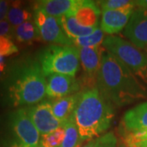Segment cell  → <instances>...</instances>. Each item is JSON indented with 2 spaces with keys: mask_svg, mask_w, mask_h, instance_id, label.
<instances>
[{
  "mask_svg": "<svg viewBox=\"0 0 147 147\" xmlns=\"http://www.w3.org/2000/svg\"><path fill=\"white\" fill-rule=\"evenodd\" d=\"M96 88L105 100L118 107L147 97L144 84L115 55L106 50L101 58Z\"/></svg>",
  "mask_w": 147,
  "mask_h": 147,
  "instance_id": "cell-1",
  "label": "cell"
},
{
  "mask_svg": "<svg viewBox=\"0 0 147 147\" xmlns=\"http://www.w3.org/2000/svg\"><path fill=\"white\" fill-rule=\"evenodd\" d=\"M47 81L38 61L26 59L15 65L6 79V96L11 105H35L46 96Z\"/></svg>",
  "mask_w": 147,
  "mask_h": 147,
  "instance_id": "cell-2",
  "label": "cell"
},
{
  "mask_svg": "<svg viewBox=\"0 0 147 147\" xmlns=\"http://www.w3.org/2000/svg\"><path fill=\"white\" fill-rule=\"evenodd\" d=\"M115 115L114 105L94 88L81 92L72 118L83 142L105 132L111 126Z\"/></svg>",
  "mask_w": 147,
  "mask_h": 147,
  "instance_id": "cell-3",
  "label": "cell"
},
{
  "mask_svg": "<svg viewBox=\"0 0 147 147\" xmlns=\"http://www.w3.org/2000/svg\"><path fill=\"white\" fill-rule=\"evenodd\" d=\"M40 134L33 124L26 107L0 117V142L7 147H39Z\"/></svg>",
  "mask_w": 147,
  "mask_h": 147,
  "instance_id": "cell-4",
  "label": "cell"
},
{
  "mask_svg": "<svg viewBox=\"0 0 147 147\" xmlns=\"http://www.w3.org/2000/svg\"><path fill=\"white\" fill-rule=\"evenodd\" d=\"M38 61L45 77L53 74L75 77L80 65L79 50L75 46L52 44L40 51Z\"/></svg>",
  "mask_w": 147,
  "mask_h": 147,
  "instance_id": "cell-5",
  "label": "cell"
},
{
  "mask_svg": "<svg viewBox=\"0 0 147 147\" xmlns=\"http://www.w3.org/2000/svg\"><path fill=\"white\" fill-rule=\"evenodd\" d=\"M105 50L116 57L130 69L142 83L147 84V54L120 37H105L102 42Z\"/></svg>",
  "mask_w": 147,
  "mask_h": 147,
  "instance_id": "cell-6",
  "label": "cell"
},
{
  "mask_svg": "<svg viewBox=\"0 0 147 147\" xmlns=\"http://www.w3.org/2000/svg\"><path fill=\"white\" fill-rule=\"evenodd\" d=\"M34 22L41 40L57 45L73 46V42L65 34L60 18L48 16L39 9L34 8Z\"/></svg>",
  "mask_w": 147,
  "mask_h": 147,
  "instance_id": "cell-7",
  "label": "cell"
},
{
  "mask_svg": "<svg viewBox=\"0 0 147 147\" xmlns=\"http://www.w3.org/2000/svg\"><path fill=\"white\" fill-rule=\"evenodd\" d=\"M27 113L40 136L53 132L63 127L56 119L52 110V101L42 100L39 103L26 107Z\"/></svg>",
  "mask_w": 147,
  "mask_h": 147,
  "instance_id": "cell-8",
  "label": "cell"
},
{
  "mask_svg": "<svg viewBox=\"0 0 147 147\" xmlns=\"http://www.w3.org/2000/svg\"><path fill=\"white\" fill-rule=\"evenodd\" d=\"M123 34L126 37L132 45L144 50L147 47V10L137 7L123 30Z\"/></svg>",
  "mask_w": 147,
  "mask_h": 147,
  "instance_id": "cell-9",
  "label": "cell"
},
{
  "mask_svg": "<svg viewBox=\"0 0 147 147\" xmlns=\"http://www.w3.org/2000/svg\"><path fill=\"white\" fill-rule=\"evenodd\" d=\"M46 96L50 98H61L77 93L80 83L75 77L66 74H53L46 77Z\"/></svg>",
  "mask_w": 147,
  "mask_h": 147,
  "instance_id": "cell-10",
  "label": "cell"
},
{
  "mask_svg": "<svg viewBox=\"0 0 147 147\" xmlns=\"http://www.w3.org/2000/svg\"><path fill=\"white\" fill-rule=\"evenodd\" d=\"M100 8L96 2L89 0H76L71 11L67 14L75 17L81 26L98 28Z\"/></svg>",
  "mask_w": 147,
  "mask_h": 147,
  "instance_id": "cell-11",
  "label": "cell"
},
{
  "mask_svg": "<svg viewBox=\"0 0 147 147\" xmlns=\"http://www.w3.org/2000/svg\"><path fill=\"white\" fill-rule=\"evenodd\" d=\"M134 9L102 11L100 29L109 35L124 30Z\"/></svg>",
  "mask_w": 147,
  "mask_h": 147,
  "instance_id": "cell-12",
  "label": "cell"
},
{
  "mask_svg": "<svg viewBox=\"0 0 147 147\" xmlns=\"http://www.w3.org/2000/svg\"><path fill=\"white\" fill-rule=\"evenodd\" d=\"M79 48V47H78ZM80 64L84 73L90 79L97 78L101 64V58L105 50L100 47L79 48Z\"/></svg>",
  "mask_w": 147,
  "mask_h": 147,
  "instance_id": "cell-13",
  "label": "cell"
},
{
  "mask_svg": "<svg viewBox=\"0 0 147 147\" xmlns=\"http://www.w3.org/2000/svg\"><path fill=\"white\" fill-rule=\"evenodd\" d=\"M122 123L125 130L129 132L147 129V101L127 110Z\"/></svg>",
  "mask_w": 147,
  "mask_h": 147,
  "instance_id": "cell-14",
  "label": "cell"
},
{
  "mask_svg": "<svg viewBox=\"0 0 147 147\" xmlns=\"http://www.w3.org/2000/svg\"><path fill=\"white\" fill-rule=\"evenodd\" d=\"M75 3L76 0H42L34 3V8L48 16L61 18L69 14Z\"/></svg>",
  "mask_w": 147,
  "mask_h": 147,
  "instance_id": "cell-15",
  "label": "cell"
},
{
  "mask_svg": "<svg viewBox=\"0 0 147 147\" xmlns=\"http://www.w3.org/2000/svg\"><path fill=\"white\" fill-rule=\"evenodd\" d=\"M81 92L69 95L52 101V110L56 119L62 124L72 116Z\"/></svg>",
  "mask_w": 147,
  "mask_h": 147,
  "instance_id": "cell-16",
  "label": "cell"
},
{
  "mask_svg": "<svg viewBox=\"0 0 147 147\" xmlns=\"http://www.w3.org/2000/svg\"><path fill=\"white\" fill-rule=\"evenodd\" d=\"M60 20L65 34L71 40L76 38L88 36L97 29L96 27H85L81 26L75 17L70 15L62 16L60 18Z\"/></svg>",
  "mask_w": 147,
  "mask_h": 147,
  "instance_id": "cell-17",
  "label": "cell"
},
{
  "mask_svg": "<svg viewBox=\"0 0 147 147\" xmlns=\"http://www.w3.org/2000/svg\"><path fill=\"white\" fill-rule=\"evenodd\" d=\"M7 18L11 26L15 28L26 21H31L32 13L26 7H24L21 2L16 1L11 3Z\"/></svg>",
  "mask_w": 147,
  "mask_h": 147,
  "instance_id": "cell-18",
  "label": "cell"
},
{
  "mask_svg": "<svg viewBox=\"0 0 147 147\" xmlns=\"http://www.w3.org/2000/svg\"><path fill=\"white\" fill-rule=\"evenodd\" d=\"M13 36L18 42L22 43H30L40 40L36 26L34 22H32L31 21H26L20 26L15 27Z\"/></svg>",
  "mask_w": 147,
  "mask_h": 147,
  "instance_id": "cell-19",
  "label": "cell"
},
{
  "mask_svg": "<svg viewBox=\"0 0 147 147\" xmlns=\"http://www.w3.org/2000/svg\"><path fill=\"white\" fill-rule=\"evenodd\" d=\"M65 131L64 140L61 147H77L80 143L81 138L77 126L74 121L72 116L63 123Z\"/></svg>",
  "mask_w": 147,
  "mask_h": 147,
  "instance_id": "cell-20",
  "label": "cell"
},
{
  "mask_svg": "<svg viewBox=\"0 0 147 147\" xmlns=\"http://www.w3.org/2000/svg\"><path fill=\"white\" fill-rule=\"evenodd\" d=\"M104 33L100 28H97L95 32L89 35L81 38H76L72 39L73 45L79 48L83 47H100L104 40Z\"/></svg>",
  "mask_w": 147,
  "mask_h": 147,
  "instance_id": "cell-21",
  "label": "cell"
},
{
  "mask_svg": "<svg viewBox=\"0 0 147 147\" xmlns=\"http://www.w3.org/2000/svg\"><path fill=\"white\" fill-rule=\"evenodd\" d=\"M63 127L40 137L39 147H61L64 140Z\"/></svg>",
  "mask_w": 147,
  "mask_h": 147,
  "instance_id": "cell-22",
  "label": "cell"
},
{
  "mask_svg": "<svg viewBox=\"0 0 147 147\" xmlns=\"http://www.w3.org/2000/svg\"><path fill=\"white\" fill-rule=\"evenodd\" d=\"M101 11L105 10L135 9V1L130 0H103L97 2Z\"/></svg>",
  "mask_w": 147,
  "mask_h": 147,
  "instance_id": "cell-23",
  "label": "cell"
},
{
  "mask_svg": "<svg viewBox=\"0 0 147 147\" xmlns=\"http://www.w3.org/2000/svg\"><path fill=\"white\" fill-rule=\"evenodd\" d=\"M83 147H117V138L112 131H110L90 140Z\"/></svg>",
  "mask_w": 147,
  "mask_h": 147,
  "instance_id": "cell-24",
  "label": "cell"
},
{
  "mask_svg": "<svg viewBox=\"0 0 147 147\" xmlns=\"http://www.w3.org/2000/svg\"><path fill=\"white\" fill-rule=\"evenodd\" d=\"M18 53V47L12 42L11 38L0 36V57H9Z\"/></svg>",
  "mask_w": 147,
  "mask_h": 147,
  "instance_id": "cell-25",
  "label": "cell"
},
{
  "mask_svg": "<svg viewBox=\"0 0 147 147\" xmlns=\"http://www.w3.org/2000/svg\"><path fill=\"white\" fill-rule=\"evenodd\" d=\"M144 140H147V129L129 132L125 137V144L127 146L133 142H141Z\"/></svg>",
  "mask_w": 147,
  "mask_h": 147,
  "instance_id": "cell-26",
  "label": "cell"
},
{
  "mask_svg": "<svg viewBox=\"0 0 147 147\" xmlns=\"http://www.w3.org/2000/svg\"><path fill=\"white\" fill-rule=\"evenodd\" d=\"M14 28L10 25L7 20L0 21V36H6L11 38L13 35Z\"/></svg>",
  "mask_w": 147,
  "mask_h": 147,
  "instance_id": "cell-27",
  "label": "cell"
},
{
  "mask_svg": "<svg viewBox=\"0 0 147 147\" xmlns=\"http://www.w3.org/2000/svg\"><path fill=\"white\" fill-rule=\"evenodd\" d=\"M127 147H147V140H144V141H141V142H133V143L127 145Z\"/></svg>",
  "mask_w": 147,
  "mask_h": 147,
  "instance_id": "cell-28",
  "label": "cell"
},
{
  "mask_svg": "<svg viewBox=\"0 0 147 147\" xmlns=\"http://www.w3.org/2000/svg\"><path fill=\"white\" fill-rule=\"evenodd\" d=\"M135 5L139 8L147 10V0H137V1H135Z\"/></svg>",
  "mask_w": 147,
  "mask_h": 147,
  "instance_id": "cell-29",
  "label": "cell"
},
{
  "mask_svg": "<svg viewBox=\"0 0 147 147\" xmlns=\"http://www.w3.org/2000/svg\"><path fill=\"white\" fill-rule=\"evenodd\" d=\"M6 66H7V65H6L5 62L3 64H0V80L2 79V77H3V74H4Z\"/></svg>",
  "mask_w": 147,
  "mask_h": 147,
  "instance_id": "cell-30",
  "label": "cell"
},
{
  "mask_svg": "<svg viewBox=\"0 0 147 147\" xmlns=\"http://www.w3.org/2000/svg\"><path fill=\"white\" fill-rule=\"evenodd\" d=\"M143 51H144V52H145V53H146L147 54V47H146V48H145V49H144Z\"/></svg>",
  "mask_w": 147,
  "mask_h": 147,
  "instance_id": "cell-31",
  "label": "cell"
},
{
  "mask_svg": "<svg viewBox=\"0 0 147 147\" xmlns=\"http://www.w3.org/2000/svg\"><path fill=\"white\" fill-rule=\"evenodd\" d=\"M123 147H125V146H123ZM126 147H127V146H126Z\"/></svg>",
  "mask_w": 147,
  "mask_h": 147,
  "instance_id": "cell-32",
  "label": "cell"
}]
</instances>
